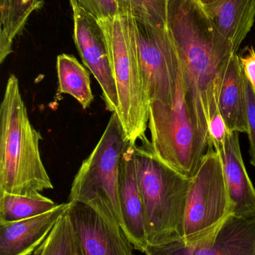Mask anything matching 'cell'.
Segmentation results:
<instances>
[{
	"mask_svg": "<svg viewBox=\"0 0 255 255\" xmlns=\"http://www.w3.org/2000/svg\"><path fill=\"white\" fill-rule=\"evenodd\" d=\"M121 15L158 26H166V0H115Z\"/></svg>",
	"mask_w": 255,
	"mask_h": 255,
	"instance_id": "44dd1931",
	"label": "cell"
},
{
	"mask_svg": "<svg viewBox=\"0 0 255 255\" xmlns=\"http://www.w3.org/2000/svg\"><path fill=\"white\" fill-rule=\"evenodd\" d=\"M228 129L223 117L220 112L216 114L211 120L208 128L209 145H213L216 151H220L224 148L225 139Z\"/></svg>",
	"mask_w": 255,
	"mask_h": 255,
	"instance_id": "cb8c5ba5",
	"label": "cell"
},
{
	"mask_svg": "<svg viewBox=\"0 0 255 255\" xmlns=\"http://www.w3.org/2000/svg\"><path fill=\"white\" fill-rule=\"evenodd\" d=\"M131 17L150 103L172 106L181 67L170 34L166 26L152 25Z\"/></svg>",
	"mask_w": 255,
	"mask_h": 255,
	"instance_id": "ba28073f",
	"label": "cell"
},
{
	"mask_svg": "<svg viewBox=\"0 0 255 255\" xmlns=\"http://www.w3.org/2000/svg\"><path fill=\"white\" fill-rule=\"evenodd\" d=\"M119 192L124 220L123 232L135 250L145 253L148 247L145 205L136 175L134 145L130 142L121 159Z\"/></svg>",
	"mask_w": 255,
	"mask_h": 255,
	"instance_id": "7c38bea8",
	"label": "cell"
},
{
	"mask_svg": "<svg viewBox=\"0 0 255 255\" xmlns=\"http://www.w3.org/2000/svg\"><path fill=\"white\" fill-rule=\"evenodd\" d=\"M145 255H255V218L232 216L214 238L194 246L180 240L148 246Z\"/></svg>",
	"mask_w": 255,
	"mask_h": 255,
	"instance_id": "8fae6325",
	"label": "cell"
},
{
	"mask_svg": "<svg viewBox=\"0 0 255 255\" xmlns=\"http://www.w3.org/2000/svg\"><path fill=\"white\" fill-rule=\"evenodd\" d=\"M201 4L203 5H206V4H211V3L215 2V1H218V0H198Z\"/></svg>",
	"mask_w": 255,
	"mask_h": 255,
	"instance_id": "4316f807",
	"label": "cell"
},
{
	"mask_svg": "<svg viewBox=\"0 0 255 255\" xmlns=\"http://www.w3.org/2000/svg\"><path fill=\"white\" fill-rule=\"evenodd\" d=\"M73 40L85 67L100 85L106 109L116 113L118 97L103 27L82 7H72Z\"/></svg>",
	"mask_w": 255,
	"mask_h": 255,
	"instance_id": "9c48e42d",
	"label": "cell"
},
{
	"mask_svg": "<svg viewBox=\"0 0 255 255\" xmlns=\"http://www.w3.org/2000/svg\"><path fill=\"white\" fill-rule=\"evenodd\" d=\"M58 205L41 193L22 196L0 190V223L31 218L49 212Z\"/></svg>",
	"mask_w": 255,
	"mask_h": 255,
	"instance_id": "ac0fdd59",
	"label": "cell"
},
{
	"mask_svg": "<svg viewBox=\"0 0 255 255\" xmlns=\"http://www.w3.org/2000/svg\"><path fill=\"white\" fill-rule=\"evenodd\" d=\"M134 160L145 205L148 246L182 240L191 178L161 161L153 152L148 139L140 146L134 145Z\"/></svg>",
	"mask_w": 255,
	"mask_h": 255,
	"instance_id": "3957f363",
	"label": "cell"
},
{
	"mask_svg": "<svg viewBox=\"0 0 255 255\" xmlns=\"http://www.w3.org/2000/svg\"><path fill=\"white\" fill-rule=\"evenodd\" d=\"M9 0H0V27L5 23L8 12Z\"/></svg>",
	"mask_w": 255,
	"mask_h": 255,
	"instance_id": "484cf974",
	"label": "cell"
},
{
	"mask_svg": "<svg viewBox=\"0 0 255 255\" xmlns=\"http://www.w3.org/2000/svg\"><path fill=\"white\" fill-rule=\"evenodd\" d=\"M148 128L155 155L181 175L193 178L208 148L189 112L182 70L173 104L150 103Z\"/></svg>",
	"mask_w": 255,
	"mask_h": 255,
	"instance_id": "52a82bcc",
	"label": "cell"
},
{
	"mask_svg": "<svg viewBox=\"0 0 255 255\" xmlns=\"http://www.w3.org/2000/svg\"><path fill=\"white\" fill-rule=\"evenodd\" d=\"M217 152L223 160L229 193L235 205V217L255 218V187L243 158L239 133L228 130L224 148Z\"/></svg>",
	"mask_w": 255,
	"mask_h": 255,
	"instance_id": "5bb4252c",
	"label": "cell"
},
{
	"mask_svg": "<svg viewBox=\"0 0 255 255\" xmlns=\"http://www.w3.org/2000/svg\"><path fill=\"white\" fill-rule=\"evenodd\" d=\"M42 139L28 118L15 75L0 107V190L31 196L54 188L39 149Z\"/></svg>",
	"mask_w": 255,
	"mask_h": 255,
	"instance_id": "7a4b0ae2",
	"label": "cell"
},
{
	"mask_svg": "<svg viewBox=\"0 0 255 255\" xmlns=\"http://www.w3.org/2000/svg\"><path fill=\"white\" fill-rule=\"evenodd\" d=\"M235 215L225 175L223 160L213 145H208L187 195L181 240L194 246L215 237L228 220Z\"/></svg>",
	"mask_w": 255,
	"mask_h": 255,
	"instance_id": "8992f818",
	"label": "cell"
},
{
	"mask_svg": "<svg viewBox=\"0 0 255 255\" xmlns=\"http://www.w3.org/2000/svg\"><path fill=\"white\" fill-rule=\"evenodd\" d=\"M203 7L234 53L238 54L255 23V0H218Z\"/></svg>",
	"mask_w": 255,
	"mask_h": 255,
	"instance_id": "9a60e30c",
	"label": "cell"
},
{
	"mask_svg": "<svg viewBox=\"0 0 255 255\" xmlns=\"http://www.w3.org/2000/svg\"><path fill=\"white\" fill-rule=\"evenodd\" d=\"M58 94L71 96L84 110L94 101L89 73L73 55L61 54L56 60Z\"/></svg>",
	"mask_w": 255,
	"mask_h": 255,
	"instance_id": "e0dca14e",
	"label": "cell"
},
{
	"mask_svg": "<svg viewBox=\"0 0 255 255\" xmlns=\"http://www.w3.org/2000/svg\"><path fill=\"white\" fill-rule=\"evenodd\" d=\"M166 26L181 63L192 121L208 148L223 72L235 53L198 0H166Z\"/></svg>",
	"mask_w": 255,
	"mask_h": 255,
	"instance_id": "6da1fadb",
	"label": "cell"
},
{
	"mask_svg": "<svg viewBox=\"0 0 255 255\" xmlns=\"http://www.w3.org/2000/svg\"><path fill=\"white\" fill-rule=\"evenodd\" d=\"M70 203L67 213L82 255H133L132 244L113 217L81 202Z\"/></svg>",
	"mask_w": 255,
	"mask_h": 255,
	"instance_id": "30bf717a",
	"label": "cell"
},
{
	"mask_svg": "<svg viewBox=\"0 0 255 255\" xmlns=\"http://www.w3.org/2000/svg\"><path fill=\"white\" fill-rule=\"evenodd\" d=\"M43 0H9L5 23L0 27V63L12 53L13 40L20 35L33 12L41 8Z\"/></svg>",
	"mask_w": 255,
	"mask_h": 255,
	"instance_id": "d6986e66",
	"label": "cell"
},
{
	"mask_svg": "<svg viewBox=\"0 0 255 255\" xmlns=\"http://www.w3.org/2000/svg\"><path fill=\"white\" fill-rule=\"evenodd\" d=\"M31 255H82L67 211L59 219L43 244Z\"/></svg>",
	"mask_w": 255,
	"mask_h": 255,
	"instance_id": "ffe728a7",
	"label": "cell"
},
{
	"mask_svg": "<svg viewBox=\"0 0 255 255\" xmlns=\"http://www.w3.org/2000/svg\"><path fill=\"white\" fill-rule=\"evenodd\" d=\"M128 142L116 113H112L100 140L75 175L68 200L85 204L100 214L113 217L122 230L120 169Z\"/></svg>",
	"mask_w": 255,
	"mask_h": 255,
	"instance_id": "5b68a950",
	"label": "cell"
},
{
	"mask_svg": "<svg viewBox=\"0 0 255 255\" xmlns=\"http://www.w3.org/2000/svg\"><path fill=\"white\" fill-rule=\"evenodd\" d=\"M71 7H82L97 20L121 15L119 6L115 0H69Z\"/></svg>",
	"mask_w": 255,
	"mask_h": 255,
	"instance_id": "7402d4cb",
	"label": "cell"
},
{
	"mask_svg": "<svg viewBox=\"0 0 255 255\" xmlns=\"http://www.w3.org/2000/svg\"><path fill=\"white\" fill-rule=\"evenodd\" d=\"M239 58L244 76L251 84L255 93V47L249 49L247 53Z\"/></svg>",
	"mask_w": 255,
	"mask_h": 255,
	"instance_id": "d4e9b609",
	"label": "cell"
},
{
	"mask_svg": "<svg viewBox=\"0 0 255 255\" xmlns=\"http://www.w3.org/2000/svg\"><path fill=\"white\" fill-rule=\"evenodd\" d=\"M246 98H247V121L250 140V154L252 165L255 167V93L250 82L245 77Z\"/></svg>",
	"mask_w": 255,
	"mask_h": 255,
	"instance_id": "603a6c76",
	"label": "cell"
},
{
	"mask_svg": "<svg viewBox=\"0 0 255 255\" xmlns=\"http://www.w3.org/2000/svg\"><path fill=\"white\" fill-rule=\"evenodd\" d=\"M107 42L111 67L116 85V115L127 140L133 145L147 140L150 100L139 62L130 15H118L99 21Z\"/></svg>",
	"mask_w": 255,
	"mask_h": 255,
	"instance_id": "277c9868",
	"label": "cell"
},
{
	"mask_svg": "<svg viewBox=\"0 0 255 255\" xmlns=\"http://www.w3.org/2000/svg\"><path fill=\"white\" fill-rule=\"evenodd\" d=\"M218 108L229 131L248 133L245 76L238 54L232 55L225 67Z\"/></svg>",
	"mask_w": 255,
	"mask_h": 255,
	"instance_id": "2e32d148",
	"label": "cell"
},
{
	"mask_svg": "<svg viewBox=\"0 0 255 255\" xmlns=\"http://www.w3.org/2000/svg\"><path fill=\"white\" fill-rule=\"evenodd\" d=\"M60 204L49 212L13 223H0V255H31L70 208Z\"/></svg>",
	"mask_w": 255,
	"mask_h": 255,
	"instance_id": "4fadbf2b",
	"label": "cell"
}]
</instances>
